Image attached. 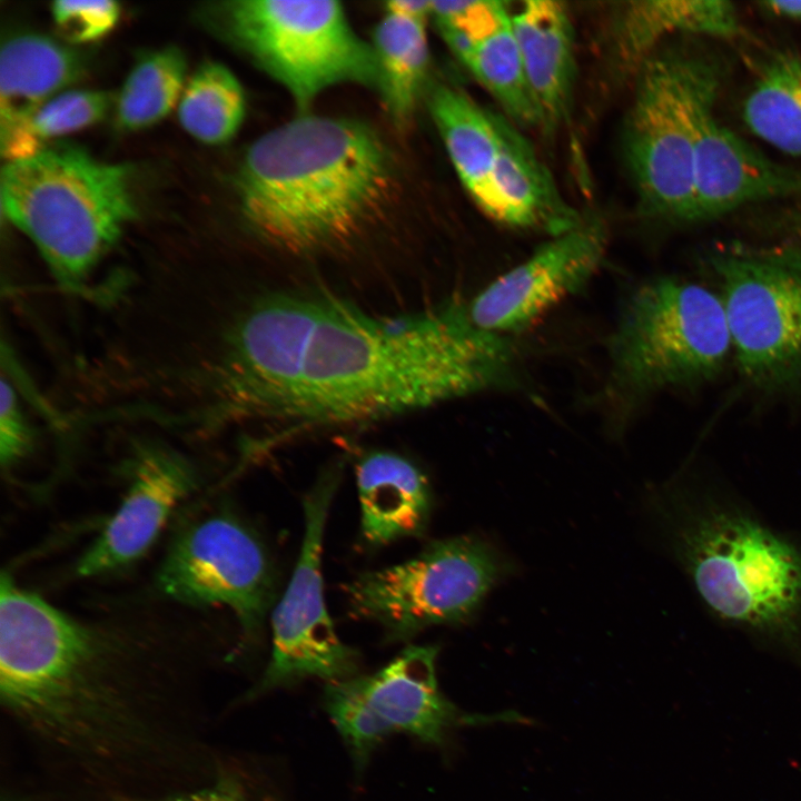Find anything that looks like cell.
<instances>
[{
  "mask_svg": "<svg viewBox=\"0 0 801 801\" xmlns=\"http://www.w3.org/2000/svg\"><path fill=\"white\" fill-rule=\"evenodd\" d=\"M205 633L156 613L82 620L0 583V705L50 785L155 794L204 783Z\"/></svg>",
  "mask_w": 801,
  "mask_h": 801,
  "instance_id": "obj_1",
  "label": "cell"
},
{
  "mask_svg": "<svg viewBox=\"0 0 801 801\" xmlns=\"http://www.w3.org/2000/svg\"><path fill=\"white\" fill-rule=\"evenodd\" d=\"M522 383L512 338L474 325L465 301L378 317L316 293L255 303L222 367L233 412L293 428L372 422Z\"/></svg>",
  "mask_w": 801,
  "mask_h": 801,
  "instance_id": "obj_2",
  "label": "cell"
},
{
  "mask_svg": "<svg viewBox=\"0 0 801 801\" xmlns=\"http://www.w3.org/2000/svg\"><path fill=\"white\" fill-rule=\"evenodd\" d=\"M393 182L390 154L369 126L300 115L254 141L236 187L259 235L305 254L355 236L386 204Z\"/></svg>",
  "mask_w": 801,
  "mask_h": 801,
  "instance_id": "obj_3",
  "label": "cell"
},
{
  "mask_svg": "<svg viewBox=\"0 0 801 801\" xmlns=\"http://www.w3.org/2000/svg\"><path fill=\"white\" fill-rule=\"evenodd\" d=\"M652 498L664 542L709 613L801 665V543L721 490L673 484Z\"/></svg>",
  "mask_w": 801,
  "mask_h": 801,
  "instance_id": "obj_4",
  "label": "cell"
},
{
  "mask_svg": "<svg viewBox=\"0 0 801 801\" xmlns=\"http://www.w3.org/2000/svg\"><path fill=\"white\" fill-rule=\"evenodd\" d=\"M2 210L60 285L79 288L137 215L129 166L73 147L7 162Z\"/></svg>",
  "mask_w": 801,
  "mask_h": 801,
  "instance_id": "obj_5",
  "label": "cell"
},
{
  "mask_svg": "<svg viewBox=\"0 0 801 801\" xmlns=\"http://www.w3.org/2000/svg\"><path fill=\"white\" fill-rule=\"evenodd\" d=\"M722 76L718 57L691 48L656 50L634 76L622 148L645 217L693 222L696 147Z\"/></svg>",
  "mask_w": 801,
  "mask_h": 801,
  "instance_id": "obj_6",
  "label": "cell"
},
{
  "mask_svg": "<svg viewBox=\"0 0 801 801\" xmlns=\"http://www.w3.org/2000/svg\"><path fill=\"white\" fill-rule=\"evenodd\" d=\"M732 353L724 307L705 286L670 276L624 300L607 339V394L621 404L714 378Z\"/></svg>",
  "mask_w": 801,
  "mask_h": 801,
  "instance_id": "obj_7",
  "label": "cell"
},
{
  "mask_svg": "<svg viewBox=\"0 0 801 801\" xmlns=\"http://www.w3.org/2000/svg\"><path fill=\"white\" fill-rule=\"evenodd\" d=\"M217 31L280 82L304 111L325 89L354 82L378 90L373 46L333 0H233L209 14Z\"/></svg>",
  "mask_w": 801,
  "mask_h": 801,
  "instance_id": "obj_8",
  "label": "cell"
},
{
  "mask_svg": "<svg viewBox=\"0 0 801 801\" xmlns=\"http://www.w3.org/2000/svg\"><path fill=\"white\" fill-rule=\"evenodd\" d=\"M738 369L763 393L801 384V246L731 247L710 257Z\"/></svg>",
  "mask_w": 801,
  "mask_h": 801,
  "instance_id": "obj_9",
  "label": "cell"
},
{
  "mask_svg": "<svg viewBox=\"0 0 801 801\" xmlns=\"http://www.w3.org/2000/svg\"><path fill=\"white\" fill-rule=\"evenodd\" d=\"M508 562L476 536L436 541L414 558L358 575L344 590L350 612L382 625L389 640L468 620Z\"/></svg>",
  "mask_w": 801,
  "mask_h": 801,
  "instance_id": "obj_10",
  "label": "cell"
},
{
  "mask_svg": "<svg viewBox=\"0 0 801 801\" xmlns=\"http://www.w3.org/2000/svg\"><path fill=\"white\" fill-rule=\"evenodd\" d=\"M435 646H408L367 675L328 683L323 703L357 770L389 735L404 733L444 748L454 730L500 722H524L515 712L485 715L458 709L441 692Z\"/></svg>",
  "mask_w": 801,
  "mask_h": 801,
  "instance_id": "obj_11",
  "label": "cell"
},
{
  "mask_svg": "<svg viewBox=\"0 0 801 801\" xmlns=\"http://www.w3.org/2000/svg\"><path fill=\"white\" fill-rule=\"evenodd\" d=\"M156 585L162 596L185 606L229 609L251 640L271 604L275 577L257 535L222 512L202 516L176 534Z\"/></svg>",
  "mask_w": 801,
  "mask_h": 801,
  "instance_id": "obj_12",
  "label": "cell"
},
{
  "mask_svg": "<svg viewBox=\"0 0 801 801\" xmlns=\"http://www.w3.org/2000/svg\"><path fill=\"white\" fill-rule=\"evenodd\" d=\"M336 473L320 477L304 500L303 544L288 586L271 615V655L253 700L307 678L335 683L355 676L359 657L336 634L323 593L322 548Z\"/></svg>",
  "mask_w": 801,
  "mask_h": 801,
  "instance_id": "obj_13",
  "label": "cell"
},
{
  "mask_svg": "<svg viewBox=\"0 0 801 801\" xmlns=\"http://www.w3.org/2000/svg\"><path fill=\"white\" fill-rule=\"evenodd\" d=\"M607 243L606 222L584 215L576 227L550 237L466 303L471 320L510 337L524 332L589 284L603 263Z\"/></svg>",
  "mask_w": 801,
  "mask_h": 801,
  "instance_id": "obj_14",
  "label": "cell"
},
{
  "mask_svg": "<svg viewBox=\"0 0 801 801\" xmlns=\"http://www.w3.org/2000/svg\"><path fill=\"white\" fill-rule=\"evenodd\" d=\"M196 486V473L184 457L162 447L142 448L121 504L78 561L77 574L91 577L137 561Z\"/></svg>",
  "mask_w": 801,
  "mask_h": 801,
  "instance_id": "obj_15",
  "label": "cell"
},
{
  "mask_svg": "<svg viewBox=\"0 0 801 801\" xmlns=\"http://www.w3.org/2000/svg\"><path fill=\"white\" fill-rule=\"evenodd\" d=\"M785 198H801V168L770 159L711 118L696 147L693 222Z\"/></svg>",
  "mask_w": 801,
  "mask_h": 801,
  "instance_id": "obj_16",
  "label": "cell"
},
{
  "mask_svg": "<svg viewBox=\"0 0 801 801\" xmlns=\"http://www.w3.org/2000/svg\"><path fill=\"white\" fill-rule=\"evenodd\" d=\"M498 150L486 188L476 204L498 224L534 229L550 237L584 218L562 196L552 174L520 128L495 113Z\"/></svg>",
  "mask_w": 801,
  "mask_h": 801,
  "instance_id": "obj_17",
  "label": "cell"
},
{
  "mask_svg": "<svg viewBox=\"0 0 801 801\" xmlns=\"http://www.w3.org/2000/svg\"><path fill=\"white\" fill-rule=\"evenodd\" d=\"M511 24L545 131L568 118L575 88L574 29L567 8L554 0H526Z\"/></svg>",
  "mask_w": 801,
  "mask_h": 801,
  "instance_id": "obj_18",
  "label": "cell"
},
{
  "mask_svg": "<svg viewBox=\"0 0 801 801\" xmlns=\"http://www.w3.org/2000/svg\"><path fill=\"white\" fill-rule=\"evenodd\" d=\"M741 31L736 8L724 0H641L616 9L611 27L612 56L633 77L673 33L733 38Z\"/></svg>",
  "mask_w": 801,
  "mask_h": 801,
  "instance_id": "obj_19",
  "label": "cell"
},
{
  "mask_svg": "<svg viewBox=\"0 0 801 801\" xmlns=\"http://www.w3.org/2000/svg\"><path fill=\"white\" fill-rule=\"evenodd\" d=\"M362 534L373 545L419 536L432 497L428 481L407 458L384 451L364 455L356 466Z\"/></svg>",
  "mask_w": 801,
  "mask_h": 801,
  "instance_id": "obj_20",
  "label": "cell"
},
{
  "mask_svg": "<svg viewBox=\"0 0 801 801\" xmlns=\"http://www.w3.org/2000/svg\"><path fill=\"white\" fill-rule=\"evenodd\" d=\"M82 72L80 55L49 37L8 38L0 51V132L27 120Z\"/></svg>",
  "mask_w": 801,
  "mask_h": 801,
  "instance_id": "obj_21",
  "label": "cell"
},
{
  "mask_svg": "<svg viewBox=\"0 0 801 801\" xmlns=\"http://www.w3.org/2000/svg\"><path fill=\"white\" fill-rule=\"evenodd\" d=\"M429 111L462 185L477 204L498 150L495 112L483 109L464 91L436 86Z\"/></svg>",
  "mask_w": 801,
  "mask_h": 801,
  "instance_id": "obj_22",
  "label": "cell"
},
{
  "mask_svg": "<svg viewBox=\"0 0 801 801\" xmlns=\"http://www.w3.org/2000/svg\"><path fill=\"white\" fill-rule=\"evenodd\" d=\"M742 119L775 149L801 156V57L775 50L761 65L742 103Z\"/></svg>",
  "mask_w": 801,
  "mask_h": 801,
  "instance_id": "obj_23",
  "label": "cell"
},
{
  "mask_svg": "<svg viewBox=\"0 0 801 801\" xmlns=\"http://www.w3.org/2000/svg\"><path fill=\"white\" fill-rule=\"evenodd\" d=\"M383 100L398 125L409 121L426 81L429 51L425 22L388 13L372 43Z\"/></svg>",
  "mask_w": 801,
  "mask_h": 801,
  "instance_id": "obj_24",
  "label": "cell"
},
{
  "mask_svg": "<svg viewBox=\"0 0 801 801\" xmlns=\"http://www.w3.org/2000/svg\"><path fill=\"white\" fill-rule=\"evenodd\" d=\"M245 109V95L238 79L224 65L209 61L186 82L178 102V118L194 138L218 145L236 135Z\"/></svg>",
  "mask_w": 801,
  "mask_h": 801,
  "instance_id": "obj_25",
  "label": "cell"
},
{
  "mask_svg": "<svg viewBox=\"0 0 801 801\" xmlns=\"http://www.w3.org/2000/svg\"><path fill=\"white\" fill-rule=\"evenodd\" d=\"M186 79V60L176 47L149 52L137 61L117 99V123L140 130L164 119L179 102Z\"/></svg>",
  "mask_w": 801,
  "mask_h": 801,
  "instance_id": "obj_26",
  "label": "cell"
},
{
  "mask_svg": "<svg viewBox=\"0 0 801 801\" xmlns=\"http://www.w3.org/2000/svg\"><path fill=\"white\" fill-rule=\"evenodd\" d=\"M465 66L518 128L543 126L511 20L481 42Z\"/></svg>",
  "mask_w": 801,
  "mask_h": 801,
  "instance_id": "obj_27",
  "label": "cell"
},
{
  "mask_svg": "<svg viewBox=\"0 0 801 801\" xmlns=\"http://www.w3.org/2000/svg\"><path fill=\"white\" fill-rule=\"evenodd\" d=\"M34 795L38 801H281L255 769L227 758H222L208 781L164 793L134 794L46 785Z\"/></svg>",
  "mask_w": 801,
  "mask_h": 801,
  "instance_id": "obj_28",
  "label": "cell"
},
{
  "mask_svg": "<svg viewBox=\"0 0 801 801\" xmlns=\"http://www.w3.org/2000/svg\"><path fill=\"white\" fill-rule=\"evenodd\" d=\"M110 106L106 91H61L27 120L0 132L1 155L7 162L29 158L44 149V142L100 121Z\"/></svg>",
  "mask_w": 801,
  "mask_h": 801,
  "instance_id": "obj_29",
  "label": "cell"
},
{
  "mask_svg": "<svg viewBox=\"0 0 801 801\" xmlns=\"http://www.w3.org/2000/svg\"><path fill=\"white\" fill-rule=\"evenodd\" d=\"M445 42L465 65L475 48L511 20L507 3L496 0L432 1Z\"/></svg>",
  "mask_w": 801,
  "mask_h": 801,
  "instance_id": "obj_30",
  "label": "cell"
},
{
  "mask_svg": "<svg viewBox=\"0 0 801 801\" xmlns=\"http://www.w3.org/2000/svg\"><path fill=\"white\" fill-rule=\"evenodd\" d=\"M51 14L67 41L82 43L109 32L119 19L120 7L111 0H58L51 4Z\"/></svg>",
  "mask_w": 801,
  "mask_h": 801,
  "instance_id": "obj_31",
  "label": "cell"
},
{
  "mask_svg": "<svg viewBox=\"0 0 801 801\" xmlns=\"http://www.w3.org/2000/svg\"><path fill=\"white\" fill-rule=\"evenodd\" d=\"M0 459L3 467L18 463L32 445L31 428L24 418L12 385L1 379Z\"/></svg>",
  "mask_w": 801,
  "mask_h": 801,
  "instance_id": "obj_32",
  "label": "cell"
},
{
  "mask_svg": "<svg viewBox=\"0 0 801 801\" xmlns=\"http://www.w3.org/2000/svg\"><path fill=\"white\" fill-rule=\"evenodd\" d=\"M388 13H394L418 21H426L432 16V1L422 0H395L385 4Z\"/></svg>",
  "mask_w": 801,
  "mask_h": 801,
  "instance_id": "obj_33",
  "label": "cell"
},
{
  "mask_svg": "<svg viewBox=\"0 0 801 801\" xmlns=\"http://www.w3.org/2000/svg\"><path fill=\"white\" fill-rule=\"evenodd\" d=\"M758 4L772 14L801 22V1H762Z\"/></svg>",
  "mask_w": 801,
  "mask_h": 801,
  "instance_id": "obj_34",
  "label": "cell"
},
{
  "mask_svg": "<svg viewBox=\"0 0 801 801\" xmlns=\"http://www.w3.org/2000/svg\"><path fill=\"white\" fill-rule=\"evenodd\" d=\"M1 801H36L30 793L6 792L1 797Z\"/></svg>",
  "mask_w": 801,
  "mask_h": 801,
  "instance_id": "obj_35",
  "label": "cell"
},
{
  "mask_svg": "<svg viewBox=\"0 0 801 801\" xmlns=\"http://www.w3.org/2000/svg\"><path fill=\"white\" fill-rule=\"evenodd\" d=\"M789 221L794 228V230L801 234V210L793 211L790 216Z\"/></svg>",
  "mask_w": 801,
  "mask_h": 801,
  "instance_id": "obj_36",
  "label": "cell"
}]
</instances>
